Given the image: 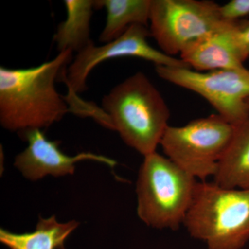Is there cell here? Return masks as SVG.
Listing matches in <instances>:
<instances>
[{
	"mask_svg": "<svg viewBox=\"0 0 249 249\" xmlns=\"http://www.w3.org/2000/svg\"><path fill=\"white\" fill-rule=\"evenodd\" d=\"M151 4L152 0H96V9H105L107 14L100 41L115 40L134 24L148 27Z\"/></svg>",
	"mask_w": 249,
	"mask_h": 249,
	"instance_id": "5bb4252c",
	"label": "cell"
},
{
	"mask_svg": "<svg viewBox=\"0 0 249 249\" xmlns=\"http://www.w3.org/2000/svg\"><path fill=\"white\" fill-rule=\"evenodd\" d=\"M78 226L75 220L59 222L54 215L40 218L31 232L18 234L1 229L0 242L10 249H65L67 237Z\"/></svg>",
	"mask_w": 249,
	"mask_h": 249,
	"instance_id": "7c38bea8",
	"label": "cell"
},
{
	"mask_svg": "<svg viewBox=\"0 0 249 249\" xmlns=\"http://www.w3.org/2000/svg\"><path fill=\"white\" fill-rule=\"evenodd\" d=\"M156 71L165 81L200 95L232 125L249 119V70L245 67L200 72L156 66Z\"/></svg>",
	"mask_w": 249,
	"mask_h": 249,
	"instance_id": "52a82bcc",
	"label": "cell"
},
{
	"mask_svg": "<svg viewBox=\"0 0 249 249\" xmlns=\"http://www.w3.org/2000/svg\"><path fill=\"white\" fill-rule=\"evenodd\" d=\"M248 103H249V99H248Z\"/></svg>",
	"mask_w": 249,
	"mask_h": 249,
	"instance_id": "e0dca14e",
	"label": "cell"
},
{
	"mask_svg": "<svg viewBox=\"0 0 249 249\" xmlns=\"http://www.w3.org/2000/svg\"><path fill=\"white\" fill-rule=\"evenodd\" d=\"M183 226L208 249H242L249 241V188L199 181Z\"/></svg>",
	"mask_w": 249,
	"mask_h": 249,
	"instance_id": "3957f363",
	"label": "cell"
},
{
	"mask_svg": "<svg viewBox=\"0 0 249 249\" xmlns=\"http://www.w3.org/2000/svg\"><path fill=\"white\" fill-rule=\"evenodd\" d=\"M234 126L219 114L168 126L160 145L166 157L199 181L213 178L229 146Z\"/></svg>",
	"mask_w": 249,
	"mask_h": 249,
	"instance_id": "5b68a950",
	"label": "cell"
},
{
	"mask_svg": "<svg viewBox=\"0 0 249 249\" xmlns=\"http://www.w3.org/2000/svg\"><path fill=\"white\" fill-rule=\"evenodd\" d=\"M19 134L27 142L28 146L16 157L14 165L31 181H37L49 175H73L76 163L82 160H95L109 167L116 164L111 159L91 152H81L73 157L65 155L60 150V142L49 140L42 129H28Z\"/></svg>",
	"mask_w": 249,
	"mask_h": 249,
	"instance_id": "9c48e42d",
	"label": "cell"
},
{
	"mask_svg": "<svg viewBox=\"0 0 249 249\" xmlns=\"http://www.w3.org/2000/svg\"><path fill=\"white\" fill-rule=\"evenodd\" d=\"M102 107L111 129L143 157L156 152L169 126V108L142 72L134 73L112 88L103 97Z\"/></svg>",
	"mask_w": 249,
	"mask_h": 249,
	"instance_id": "7a4b0ae2",
	"label": "cell"
},
{
	"mask_svg": "<svg viewBox=\"0 0 249 249\" xmlns=\"http://www.w3.org/2000/svg\"><path fill=\"white\" fill-rule=\"evenodd\" d=\"M235 40L243 62L249 58V19L235 23Z\"/></svg>",
	"mask_w": 249,
	"mask_h": 249,
	"instance_id": "2e32d148",
	"label": "cell"
},
{
	"mask_svg": "<svg viewBox=\"0 0 249 249\" xmlns=\"http://www.w3.org/2000/svg\"><path fill=\"white\" fill-rule=\"evenodd\" d=\"M213 179L223 188H249V119L234 126Z\"/></svg>",
	"mask_w": 249,
	"mask_h": 249,
	"instance_id": "8fae6325",
	"label": "cell"
},
{
	"mask_svg": "<svg viewBox=\"0 0 249 249\" xmlns=\"http://www.w3.org/2000/svg\"><path fill=\"white\" fill-rule=\"evenodd\" d=\"M67 11L65 20L58 26L53 40L60 52L71 51L77 53L92 43L90 39V23L95 1L65 0Z\"/></svg>",
	"mask_w": 249,
	"mask_h": 249,
	"instance_id": "4fadbf2b",
	"label": "cell"
},
{
	"mask_svg": "<svg viewBox=\"0 0 249 249\" xmlns=\"http://www.w3.org/2000/svg\"><path fill=\"white\" fill-rule=\"evenodd\" d=\"M150 35L147 27L142 24L131 26L115 40L102 46L91 43L77 53L68 70L64 71V80L70 91L74 94L87 89V80L90 72L101 62L111 59L135 57L148 60L156 66L188 67L181 59L169 56L157 50L147 42Z\"/></svg>",
	"mask_w": 249,
	"mask_h": 249,
	"instance_id": "ba28073f",
	"label": "cell"
},
{
	"mask_svg": "<svg viewBox=\"0 0 249 249\" xmlns=\"http://www.w3.org/2000/svg\"><path fill=\"white\" fill-rule=\"evenodd\" d=\"M236 22H226L220 29L192 42L183 49L181 60L196 71L244 67L235 40Z\"/></svg>",
	"mask_w": 249,
	"mask_h": 249,
	"instance_id": "30bf717a",
	"label": "cell"
},
{
	"mask_svg": "<svg viewBox=\"0 0 249 249\" xmlns=\"http://www.w3.org/2000/svg\"><path fill=\"white\" fill-rule=\"evenodd\" d=\"M71 51L25 69L0 67V124L18 133L47 128L71 109L55 89V80L71 62Z\"/></svg>",
	"mask_w": 249,
	"mask_h": 249,
	"instance_id": "6da1fadb",
	"label": "cell"
},
{
	"mask_svg": "<svg viewBox=\"0 0 249 249\" xmlns=\"http://www.w3.org/2000/svg\"><path fill=\"white\" fill-rule=\"evenodd\" d=\"M219 6L208 0H152L150 35L163 53L181 54L192 42L227 22L221 18Z\"/></svg>",
	"mask_w": 249,
	"mask_h": 249,
	"instance_id": "8992f818",
	"label": "cell"
},
{
	"mask_svg": "<svg viewBox=\"0 0 249 249\" xmlns=\"http://www.w3.org/2000/svg\"><path fill=\"white\" fill-rule=\"evenodd\" d=\"M199 181L157 152L144 157L137 181V214L148 227L183 225Z\"/></svg>",
	"mask_w": 249,
	"mask_h": 249,
	"instance_id": "277c9868",
	"label": "cell"
},
{
	"mask_svg": "<svg viewBox=\"0 0 249 249\" xmlns=\"http://www.w3.org/2000/svg\"><path fill=\"white\" fill-rule=\"evenodd\" d=\"M219 15L223 21L237 22L249 15V0H231L219 6Z\"/></svg>",
	"mask_w": 249,
	"mask_h": 249,
	"instance_id": "9a60e30c",
	"label": "cell"
}]
</instances>
